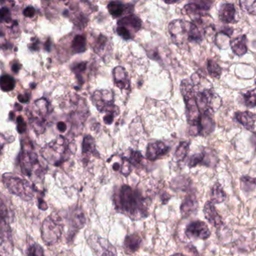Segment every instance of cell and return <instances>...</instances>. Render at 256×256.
Masks as SVG:
<instances>
[{
	"instance_id": "6da1fadb",
	"label": "cell",
	"mask_w": 256,
	"mask_h": 256,
	"mask_svg": "<svg viewBox=\"0 0 256 256\" xmlns=\"http://www.w3.org/2000/svg\"><path fill=\"white\" fill-rule=\"evenodd\" d=\"M116 209L134 220L144 219L148 216L146 198L136 189L124 185L114 195Z\"/></svg>"
},
{
	"instance_id": "7a4b0ae2",
	"label": "cell",
	"mask_w": 256,
	"mask_h": 256,
	"mask_svg": "<svg viewBox=\"0 0 256 256\" xmlns=\"http://www.w3.org/2000/svg\"><path fill=\"white\" fill-rule=\"evenodd\" d=\"M42 156L50 164L60 166L63 162L69 159L72 153H74L70 148V144L67 139L62 136L46 144L42 152Z\"/></svg>"
},
{
	"instance_id": "3957f363",
	"label": "cell",
	"mask_w": 256,
	"mask_h": 256,
	"mask_svg": "<svg viewBox=\"0 0 256 256\" xmlns=\"http://www.w3.org/2000/svg\"><path fill=\"white\" fill-rule=\"evenodd\" d=\"M2 182L8 190L25 201H30L34 196L36 187L26 179L7 173L2 175Z\"/></svg>"
},
{
	"instance_id": "277c9868",
	"label": "cell",
	"mask_w": 256,
	"mask_h": 256,
	"mask_svg": "<svg viewBox=\"0 0 256 256\" xmlns=\"http://www.w3.org/2000/svg\"><path fill=\"white\" fill-rule=\"evenodd\" d=\"M180 92L186 105L188 122L191 127L196 128L200 123L202 114L197 106L194 96V89L192 83L188 80H184L180 84Z\"/></svg>"
},
{
	"instance_id": "5b68a950",
	"label": "cell",
	"mask_w": 256,
	"mask_h": 256,
	"mask_svg": "<svg viewBox=\"0 0 256 256\" xmlns=\"http://www.w3.org/2000/svg\"><path fill=\"white\" fill-rule=\"evenodd\" d=\"M192 86L196 102L202 114H208L212 115V113L219 109L221 106V99L216 93L210 89L200 90L198 86L194 84Z\"/></svg>"
},
{
	"instance_id": "8992f818",
	"label": "cell",
	"mask_w": 256,
	"mask_h": 256,
	"mask_svg": "<svg viewBox=\"0 0 256 256\" xmlns=\"http://www.w3.org/2000/svg\"><path fill=\"white\" fill-rule=\"evenodd\" d=\"M63 225L58 215L52 213L44 221L42 225V238L48 246L56 244L62 235Z\"/></svg>"
},
{
	"instance_id": "52a82bcc",
	"label": "cell",
	"mask_w": 256,
	"mask_h": 256,
	"mask_svg": "<svg viewBox=\"0 0 256 256\" xmlns=\"http://www.w3.org/2000/svg\"><path fill=\"white\" fill-rule=\"evenodd\" d=\"M92 101L100 113L114 114L116 116L120 114L118 107L114 104L115 97L112 90H96L93 93Z\"/></svg>"
},
{
	"instance_id": "ba28073f",
	"label": "cell",
	"mask_w": 256,
	"mask_h": 256,
	"mask_svg": "<svg viewBox=\"0 0 256 256\" xmlns=\"http://www.w3.org/2000/svg\"><path fill=\"white\" fill-rule=\"evenodd\" d=\"M190 27V22L182 20H174L170 23L168 31L174 43L179 45L189 41Z\"/></svg>"
},
{
	"instance_id": "9c48e42d",
	"label": "cell",
	"mask_w": 256,
	"mask_h": 256,
	"mask_svg": "<svg viewBox=\"0 0 256 256\" xmlns=\"http://www.w3.org/2000/svg\"><path fill=\"white\" fill-rule=\"evenodd\" d=\"M20 165L22 174L30 177L36 167L39 165L37 154L32 150H22L20 156Z\"/></svg>"
},
{
	"instance_id": "30bf717a",
	"label": "cell",
	"mask_w": 256,
	"mask_h": 256,
	"mask_svg": "<svg viewBox=\"0 0 256 256\" xmlns=\"http://www.w3.org/2000/svg\"><path fill=\"white\" fill-rule=\"evenodd\" d=\"M185 234L188 238L201 239L206 240L210 235V229L208 225L202 221L190 222L186 226Z\"/></svg>"
},
{
	"instance_id": "8fae6325",
	"label": "cell",
	"mask_w": 256,
	"mask_h": 256,
	"mask_svg": "<svg viewBox=\"0 0 256 256\" xmlns=\"http://www.w3.org/2000/svg\"><path fill=\"white\" fill-rule=\"evenodd\" d=\"M212 3L210 2H195L190 3L184 6V10L186 13L190 16L194 18L192 20L197 18H204L207 15V12L210 10Z\"/></svg>"
},
{
	"instance_id": "7c38bea8",
	"label": "cell",
	"mask_w": 256,
	"mask_h": 256,
	"mask_svg": "<svg viewBox=\"0 0 256 256\" xmlns=\"http://www.w3.org/2000/svg\"><path fill=\"white\" fill-rule=\"evenodd\" d=\"M170 147L166 145L162 141L150 143L148 145L146 150V158L150 161H155L166 155Z\"/></svg>"
},
{
	"instance_id": "4fadbf2b",
	"label": "cell",
	"mask_w": 256,
	"mask_h": 256,
	"mask_svg": "<svg viewBox=\"0 0 256 256\" xmlns=\"http://www.w3.org/2000/svg\"><path fill=\"white\" fill-rule=\"evenodd\" d=\"M203 212H204L206 219L208 221L210 225H213L215 228H220L224 225L222 217L216 211V208H215L214 205L212 201H208L204 204Z\"/></svg>"
},
{
	"instance_id": "5bb4252c",
	"label": "cell",
	"mask_w": 256,
	"mask_h": 256,
	"mask_svg": "<svg viewBox=\"0 0 256 256\" xmlns=\"http://www.w3.org/2000/svg\"><path fill=\"white\" fill-rule=\"evenodd\" d=\"M118 27H124L134 36L141 29L142 21L134 14H130L118 21Z\"/></svg>"
},
{
	"instance_id": "9a60e30c",
	"label": "cell",
	"mask_w": 256,
	"mask_h": 256,
	"mask_svg": "<svg viewBox=\"0 0 256 256\" xmlns=\"http://www.w3.org/2000/svg\"><path fill=\"white\" fill-rule=\"evenodd\" d=\"M236 118L248 130L256 132V115L250 111H238L236 113Z\"/></svg>"
},
{
	"instance_id": "2e32d148",
	"label": "cell",
	"mask_w": 256,
	"mask_h": 256,
	"mask_svg": "<svg viewBox=\"0 0 256 256\" xmlns=\"http://www.w3.org/2000/svg\"><path fill=\"white\" fill-rule=\"evenodd\" d=\"M215 123L212 119V114H202L201 118H200V123L198 126L196 128V135H203L206 136L209 134L213 132L214 130Z\"/></svg>"
},
{
	"instance_id": "e0dca14e",
	"label": "cell",
	"mask_w": 256,
	"mask_h": 256,
	"mask_svg": "<svg viewBox=\"0 0 256 256\" xmlns=\"http://www.w3.org/2000/svg\"><path fill=\"white\" fill-rule=\"evenodd\" d=\"M82 159L84 163L88 162L91 156L99 157V153L96 150V141L91 135H86L84 138L82 147Z\"/></svg>"
},
{
	"instance_id": "ac0fdd59",
	"label": "cell",
	"mask_w": 256,
	"mask_h": 256,
	"mask_svg": "<svg viewBox=\"0 0 256 256\" xmlns=\"http://www.w3.org/2000/svg\"><path fill=\"white\" fill-rule=\"evenodd\" d=\"M114 83L120 90H129L130 81L126 69L122 66H117L112 71Z\"/></svg>"
},
{
	"instance_id": "d6986e66",
	"label": "cell",
	"mask_w": 256,
	"mask_h": 256,
	"mask_svg": "<svg viewBox=\"0 0 256 256\" xmlns=\"http://www.w3.org/2000/svg\"><path fill=\"white\" fill-rule=\"evenodd\" d=\"M86 222L85 213L80 207L74 209L70 216V225H72V232H78L81 228H84Z\"/></svg>"
},
{
	"instance_id": "ffe728a7",
	"label": "cell",
	"mask_w": 256,
	"mask_h": 256,
	"mask_svg": "<svg viewBox=\"0 0 256 256\" xmlns=\"http://www.w3.org/2000/svg\"><path fill=\"white\" fill-rule=\"evenodd\" d=\"M212 159H215V156H212L210 153L206 151L192 155L188 161V166L194 168L198 165H204L206 166H210L212 163Z\"/></svg>"
},
{
	"instance_id": "44dd1931",
	"label": "cell",
	"mask_w": 256,
	"mask_h": 256,
	"mask_svg": "<svg viewBox=\"0 0 256 256\" xmlns=\"http://www.w3.org/2000/svg\"><path fill=\"white\" fill-rule=\"evenodd\" d=\"M198 207V201L194 194H188L180 206V212L184 217L190 216L194 213Z\"/></svg>"
},
{
	"instance_id": "7402d4cb",
	"label": "cell",
	"mask_w": 256,
	"mask_h": 256,
	"mask_svg": "<svg viewBox=\"0 0 256 256\" xmlns=\"http://www.w3.org/2000/svg\"><path fill=\"white\" fill-rule=\"evenodd\" d=\"M236 13V10L234 5L232 3H224L220 9V20L226 24H231L234 22Z\"/></svg>"
},
{
	"instance_id": "603a6c76",
	"label": "cell",
	"mask_w": 256,
	"mask_h": 256,
	"mask_svg": "<svg viewBox=\"0 0 256 256\" xmlns=\"http://www.w3.org/2000/svg\"><path fill=\"white\" fill-rule=\"evenodd\" d=\"M142 239L137 234H132L126 236L124 241V252L128 255L135 253L141 246Z\"/></svg>"
},
{
	"instance_id": "cb8c5ba5",
	"label": "cell",
	"mask_w": 256,
	"mask_h": 256,
	"mask_svg": "<svg viewBox=\"0 0 256 256\" xmlns=\"http://www.w3.org/2000/svg\"><path fill=\"white\" fill-rule=\"evenodd\" d=\"M230 46L233 53L239 57H242L248 52L246 36L245 35L234 38L230 42Z\"/></svg>"
},
{
	"instance_id": "d4e9b609",
	"label": "cell",
	"mask_w": 256,
	"mask_h": 256,
	"mask_svg": "<svg viewBox=\"0 0 256 256\" xmlns=\"http://www.w3.org/2000/svg\"><path fill=\"white\" fill-rule=\"evenodd\" d=\"M93 50L98 55L102 57H104L106 53L110 48V42L109 39L103 35H100L98 36L97 39L94 40L92 45Z\"/></svg>"
},
{
	"instance_id": "484cf974",
	"label": "cell",
	"mask_w": 256,
	"mask_h": 256,
	"mask_svg": "<svg viewBox=\"0 0 256 256\" xmlns=\"http://www.w3.org/2000/svg\"><path fill=\"white\" fill-rule=\"evenodd\" d=\"M8 219V210L4 201L0 198V231H2V235L6 237H7V234L10 235Z\"/></svg>"
},
{
	"instance_id": "4316f807",
	"label": "cell",
	"mask_w": 256,
	"mask_h": 256,
	"mask_svg": "<svg viewBox=\"0 0 256 256\" xmlns=\"http://www.w3.org/2000/svg\"><path fill=\"white\" fill-rule=\"evenodd\" d=\"M128 6L122 2L112 1L108 4V9L112 18H120L124 15Z\"/></svg>"
},
{
	"instance_id": "83f0119b",
	"label": "cell",
	"mask_w": 256,
	"mask_h": 256,
	"mask_svg": "<svg viewBox=\"0 0 256 256\" xmlns=\"http://www.w3.org/2000/svg\"><path fill=\"white\" fill-rule=\"evenodd\" d=\"M226 198V195L220 183H216L210 192V201L213 204H220Z\"/></svg>"
},
{
	"instance_id": "f1b7e54d",
	"label": "cell",
	"mask_w": 256,
	"mask_h": 256,
	"mask_svg": "<svg viewBox=\"0 0 256 256\" xmlns=\"http://www.w3.org/2000/svg\"><path fill=\"white\" fill-rule=\"evenodd\" d=\"M72 51L74 54H81L86 51V38L82 35H76L72 44Z\"/></svg>"
},
{
	"instance_id": "f546056e",
	"label": "cell",
	"mask_w": 256,
	"mask_h": 256,
	"mask_svg": "<svg viewBox=\"0 0 256 256\" xmlns=\"http://www.w3.org/2000/svg\"><path fill=\"white\" fill-rule=\"evenodd\" d=\"M15 87V81L12 76L8 75H2L0 78V88L2 91L10 92Z\"/></svg>"
},
{
	"instance_id": "4dcf8cb0",
	"label": "cell",
	"mask_w": 256,
	"mask_h": 256,
	"mask_svg": "<svg viewBox=\"0 0 256 256\" xmlns=\"http://www.w3.org/2000/svg\"><path fill=\"white\" fill-rule=\"evenodd\" d=\"M190 143L186 141H183L180 142L176 150V153H174V159L178 162L184 160L188 156V150H189Z\"/></svg>"
},
{
	"instance_id": "1f68e13d",
	"label": "cell",
	"mask_w": 256,
	"mask_h": 256,
	"mask_svg": "<svg viewBox=\"0 0 256 256\" xmlns=\"http://www.w3.org/2000/svg\"><path fill=\"white\" fill-rule=\"evenodd\" d=\"M208 72L213 78H220L222 74V68L218 65L216 62L213 60L208 61Z\"/></svg>"
},
{
	"instance_id": "d6a6232c",
	"label": "cell",
	"mask_w": 256,
	"mask_h": 256,
	"mask_svg": "<svg viewBox=\"0 0 256 256\" xmlns=\"http://www.w3.org/2000/svg\"><path fill=\"white\" fill-rule=\"evenodd\" d=\"M86 62H81V63H78V64L74 66V72L76 78H78V81H79L80 84H82L84 83V81L82 80V74L86 72Z\"/></svg>"
},
{
	"instance_id": "836d02e7",
	"label": "cell",
	"mask_w": 256,
	"mask_h": 256,
	"mask_svg": "<svg viewBox=\"0 0 256 256\" xmlns=\"http://www.w3.org/2000/svg\"><path fill=\"white\" fill-rule=\"evenodd\" d=\"M243 97L246 106L250 107V108L256 107V89L246 92L244 94Z\"/></svg>"
},
{
	"instance_id": "e575fe53",
	"label": "cell",
	"mask_w": 256,
	"mask_h": 256,
	"mask_svg": "<svg viewBox=\"0 0 256 256\" xmlns=\"http://www.w3.org/2000/svg\"><path fill=\"white\" fill-rule=\"evenodd\" d=\"M27 255L28 256H44L43 249L37 243H28Z\"/></svg>"
},
{
	"instance_id": "d590c367",
	"label": "cell",
	"mask_w": 256,
	"mask_h": 256,
	"mask_svg": "<svg viewBox=\"0 0 256 256\" xmlns=\"http://www.w3.org/2000/svg\"><path fill=\"white\" fill-rule=\"evenodd\" d=\"M240 7L250 15H256V1H240Z\"/></svg>"
},
{
	"instance_id": "8d00e7d4",
	"label": "cell",
	"mask_w": 256,
	"mask_h": 256,
	"mask_svg": "<svg viewBox=\"0 0 256 256\" xmlns=\"http://www.w3.org/2000/svg\"><path fill=\"white\" fill-rule=\"evenodd\" d=\"M131 165L136 167H138L141 165L143 160V156H142L141 153L138 151H132L130 156L129 159H128Z\"/></svg>"
},
{
	"instance_id": "74e56055",
	"label": "cell",
	"mask_w": 256,
	"mask_h": 256,
	"mask_svg": "<svg viewBox=\"0 0 256 256\" xmlns=\"http://www.w3.org/2000/svg\"><path fill=\"white\" fill-rule=\"evenodd\" d=\"M0 22L8 24L12 22V15L7 8L3 7L0 9Z\"/></svg>"
},
{
	"instance_id": "f35d334b",
	"label": "cell",
	"mask_w": 256,
	"mask_h": 256,
	"mask_svg": "<svg viewBox=\"0 0 256 256\" xmlns=\"http://www.w3.org/2000/svg\"><path fill=\"white\" fill-rule=\"evenodd\" d=\"M131 164L129 162L128 159L126 158H122V164L121 165V171L122 174L124 176L129 175L130 173L131 172Z\"/></svg>"
},
{
	"instance_id": "ab89813d",
	"label": "cell",
	"mask_w": 256,
	"mask_h": 256,
	"mask_svg": "<svg viewBox=\"0 0 256 256\" xmlns=\"http://www.w3.org/2000/svg\"><path fill=\"white\" fill-rule=\"evenodd\" d=\"M116 33L124 40H130V39H132V36H134L128 30L122 27H117Z\"/></svg>"
},
{
	"instance_id": "60d3db41",
	"label": "cell",
	"mask_w": 256,
	"mask_h": 256,
	"mask_svg": "<svg viewBox=\"0 0 256 256\" xmlns=\"http://www.w3.org/2000/svg\"><path fill=\"white\" fill-rule=\"evenodd\" d=\"M16 123H18V131L19 132V133L21 134L25 132L26 130V124L22 117H20V116L18 117Z\"/></svg>"
},
{
	"instance_id": "b9f144b4",
	"label": "cell",
	"mask_w": 256,
	"mask_h": 256,
	"mask_svg": "<svg viewBox=\"0 0 256 256\" xmlns=\"http://www.w3.org/2000/svg\"><path fill=\"white\" fill-rule=\"evenodd\" d=\"M36 9L32 6H28L24 11V16L26 18H32L36 15Z\"/></svg>"
},
{
	"instance_id": "7bdbcfd3",
	"label": "cell",
	"mask_w": 256,
	"mask_h": 256,
	"mask_svg": "<svg viewBox=\"0 0 256 256\" xmlns=\"http://www.w3.org/2000/svg\"><path fill=\"white\" fill-rule=\"evenodd\" d=\"M116 115L114 114H106L104 117V122L105 124L111 125L114 121V118H115Z\"/></svg>"
},
{
	"instance_id": "ee69618b",
	"label": "cell",
	"mask_w": 256,
	"mask_h": 256,
	"mask_svg": "<svg viewBox=\"0 0 256 256\" xmlns=\"http://www.w3.org/2000/svg\"><path fill=\"white\" fill-rule=\"evenodd\" d=\"M242 181L244 183H250V184L255 185L256 186V178L250 177H243L242 178Z\"/></svg>"
},
{
	"instance_id": "f6af8a7d",
	"label": "cell",
	"mask_w": 256,
	"mask_h": 256,
	"mask_svg": "<svg viewBox=\"0 0 256 256\" xmlns=\"http://www.w3.org/2000/svg\"><path fill=\"white\" fill-rule=\"evenodd\" d=\"M57 129H58L60 132H66V130H67V126H66L64 122H58V123H57Z\"/></svg>"
},
{
	"instance_id": "bcb514c9",
	"label": "cell",
	"mask_w": 256,
	"mask_h": 256,
	"mask_svg": "<svg viewBox=\"0 0 256 256\" xmlns=\"http://www.w3.org/2000/svg\"><path fill=\"white\" fill-rule=\"evenodd\" d=\"M18 100H19L20 102H22V103H27L28 100H30V96H28V94L20 95L18 96Z\"/></svg>"
},
{
	"instance_id": "7dc6e473",
	"label": "cell",
	"mask_w": 256,
	"mask_h": 256,
	"mask_svg": "<svg viewBox=\"0 0 256 256\" xmlns=\"http://www.w3.org/2000/svg\"><path fill=\"white\" fill-rule=\"evenodd\" d=\"M186 248H188V251L192 253V256H198V252H197L196 249L194 246L189 245Z\"/></svg>"
},
{
	"instance_id": "c3c4849f",
	"label": "cell",
	"mask_w": 256,
	"mask_h": 256,
	"mask_svg": "<svg viewBox=\"0 0 256 256\" xmlns=\"http://www.w3.org/2000/svg\"><path fill=\"white\" fill-rule=\"evenodd\" d=\"M21 66L18 63H14L13 65H12V69L14 73H16V72H19Z\"/></svg>"
},
{
	"instance_id": "681fc988",
	"label": "cell",
	"mask_w": 256,
	"mask_h": 256,
	"mask_svg": "<svg viewBox=\"0 0 256 256\" xmlns=\"http://www.w3.org/2000/svg\"><path fill=\"white\" fill-rule=\"evenodd\" d=\"M251 143H252V146L255 147V150H256V132L254 133L252 136L251 137Z\"/></svg>"
},
{
	"instance_id": "f907efd6",
	"label": "cell",
	"mask_w": 256,
	"mask_h": 256,
	"mask_svg": "<svg viewBox=\"0 0 256 256\" xmlns=\"http://www.w3.org/2000/svg\"><path fill=\"white\" fill-rule=\"evenodd\" d=\"M45 49H46V51H50L51 48V42L50 39H48V42L45 43L44 45Z\"/></svg>"
},
{
	"instance_id": "816d5d0a",
	"label": "cell",
	"mask_w": 256,
	"mask_h": 256,
	"mask_svg": "<svg viewBox=\"0 0 256 256\" xmlns=\"http://www.w3.org/2000/svg\"><path fill=\"white\" fill-rule=\"evenodd\" d=\"M112 168H114V171H120V169H121V165H120V163H118V162H116V163L114 164V166H112Z\"/></svg>"
},
{
	"instance_id": "f5cc1de1",
	"label": "cell",
	"mask_w": 256,
	"mask_h": 256,
	"mask_svg": "<svg viewBox=\"0 0 256 256\" xmlns=\"http://www.w3.org/2000/svg\"><path fill=\"white\" fill-rule=\"evenodd\" d=\"M30 48L32 50H38V42H33L32 45H30Z\"/></svg>"
},
{
	"instance_id": "db71d44e",
	"label": "cell",
	"mask_w": 256,
	"mask_h": 256,
	"mask_svg": "<svg viewBox=\"0 0 256 256\" xmlns=\"http://www.w3.org/2000/svg\"><path fill=\"white\" fill-rule=\"evenodd\" d=\"M172 256H184V255H182V254H180V253H176V254H174V255H173Z\"/></svg>"
},
{
	"instance_id": "11a10c76",
	"label": "cell",
	"mask_w": 256,
	"mask_h": 256,
	"mask_svg": "<svg viewBox=\"0 0 256 256\" xmlns=\"http://www.w3.org/2000/svg\"><path fill=\"white\" fill-rule=\"evenodd\" d=\"M2 144L1 141H0V149L2 148Z\"/></svg>"
},
{
	"instance_id": "9f6ffc18",
	"label": "cell",
	"mask_w": 256,
	"mask_h": 256,
	"mask_svg": "<svg viewBox=\"0 0 256 256\" xmlns=\"http://www.w3.org/2000/svg\"><path fill=\"white\" fill-rule=\"evenodd\" d=\"M255 82H256V81H255Z\"/></svg>"
}]
</instances>
